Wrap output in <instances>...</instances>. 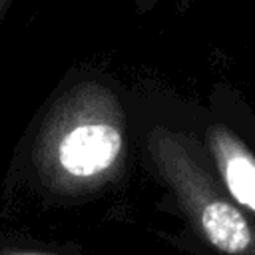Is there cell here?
<instances>
[{
    "label": "cell",
    "instance_id": "5b68a950",
    "mask_svg": "<svg viewBox=\"0 0 255 255\" xmlns=\"http://www.w3.org/2000/svg\"><path fill=\"white\" fill-rule=\"evenodd\" d=\"M14 255H34V253H14Z\"/></svg>",
    "mask_w": 255,
    "mask_h": 255
},
{
    "label": "cell",
    "instance_id": "6da1fadb",
    "mask_svg": "<svg viewBox=\"0 0 255 255\" xmlns=\"http://www.w3.org/2000/svg\"><path fill=\"white\" fill-rule=\"evenodd\" d=\"M149 155L157 173L195 231L223 255H255V219H249L201 165L195 143L163 126L151 129Z\"/></svg>",
    "mask_w": 255,
    "mask_h": 255
},
{
    "label": "cell",
    "instance_id": "8992f818",
    "mask_svg": "<svg viewBox=\"0 0 255 255\" xmlns=\"http://www.w3.org/2000/svg\"><path fill=\"white\" fill-rule=\"evenodd\" d=\"M2 4H4V0H0V8H2Z\"/></svg>",
    "mask_w": 255,
    "mask_h": 255
},
{
    "label": "cell",
    "instance_id": "3957f363",
    "mask_svg": "<svg viewBox=\"0 0 255 255\" xmlns=\"http://www.w3.org/2000/svg\"><path fill=\"white\" fill-rule=\"evenodd\" d=\"M209 149L227 197L255 219V155L223 124L207 129Z\"/></svg>",
    "mask_w": 255,
    "mask_h": 255
},
{
    "label": "cell",
    "instance_id": "7a4b0ae2",
    "mask_svg": "<svg viewBox=\"0 0 255 255\" xmlns=\"http://www.w3.org/2000/svg\"><path fill=\"white\" fill-rule=\"evenodd\" d=\"M54 157L68 179L94 183L108 177L124 157V116L116 98L94 90L60 131Z\"/></svg>",
    "mask_w": 255,
    "mask_h": 255
},
{
    "label": "cell",
    "instance_id": "277c9868",
    "mask_svg": "<svg viewBox=\"0 0 255 255\" xmlns=\"http://www.w3.org/2000/svg\"><path fill=\"white\" fill-rule=\"evenodd\" d=\"M135 4H137L139 10H149L155 4V0H135Z\"/></svg>",
    "mask_w": 255,
    "mask_h": 255
}]
</instances>
